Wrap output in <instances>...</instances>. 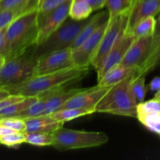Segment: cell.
Instances as JSON below:
<instances>
[{
  "label": "cell",
  "instance_id": "obj_10",
  "mask_svg": "<svg viewBox=\"0 0 160 160\" xmlns=\"http://www.w3.org/2000/svg\"><path fill=\"white\" fill-rule=\"evenodd\" d=\"M109 20L105 22L98 28L95 33L86 39L80 46L72 50V56L74 66L77 67H90L92 57L96 52L104 33L107 28Z\"/></svg>",
  "mask_w": 160,
  "mask_h": 160
},
{
  "label": "cell",
  "instance_id": "obj_34",
  "mask_svg": "<svg viewBox=\"0 0 160 160\" xmlns=\"http://www.w3.org/2000/svg\"><path fill=\"white\" fill-rule=\"evenodd\" d=\"M25 98H26V96L18 95V94H10L9 96L6 97L0 101V110L14 104V103L22 101Z\"/></svg>",
  "mask_w": 160,
  "mask_h": 160
},
{
  "label": "cell",
  "instance_id": "obj_8",
  "mask_svg": "<svg viewBox=\"0 0 160 160\" xmlns=\"http://www.w3.org/2000/svg\"><path fill=\"white\" fill-rule=\"evenodd\" d=\"M74 67L70 48L52 52L38 57L34 76L55 73Z\"/></svg>",
  "mask_w": 160,
  "mask_h": 160
},
{
  "label": "cell",
  "instance_id": "obj_17",
  "mask_svg": "<svg viewBox=\"0 0 160 160\" xmlns=\"http://www.w3.org/2000/svg\"><path fill=\"white\" fill-rule=\"evenodd\" d=\"M66 88L52 91L50 92V95L47 100L45 115L59 110L72 97L84 90V88H75L67 89Z\"/></svg>",
  "mask_w": 160,
  "mask_h": 160
},
{
  "label": "cell",
  "instance_id": "obj_1",
  "mask_svg": "<svg viewBox=\"0 0 160 160\" xmlns=\"http://www.w3.org/2000/svg\"><path fill=\"white\" fill-rule=\"evenodd\" d=\"M89 73V67H77L43 75L33 76L22 82L5 87L11 94L23 96H38L45 92L66 88L81 81Z\"/></svg>",
  "mask_w": 160,
  "mask_h": 160
},
{
  "label": "cell",
  "instance_id": "obj_37",
  "mask_svg": "<svg viewBox=\"0 0 160 160\" xmlns=\"http://www.w3.org/2000/svg\"><path fill=\"white\" fill-rule=\"evenodd\" d=\"M8 27L0 28V53H2L6 44V34Z\"/></svg>",
  "mask_w": 160,
  "mask_h": 160
},
{
  "label": "cell",
  "instance_id": "obj_31",
  "mask_svg": "<svg viewBox=\"0 0 160 160\" xmlns=\"http://www.w3.org/2000/svg\"><path fill=\"white\" fill-rule=\"evenodd\" d=\"M31 10H25L22 9H5L0 11V28L8 27L12 21L16 20L17 17L23 15L27 12Z\"/></svg>",
  "mask_w": 160,
  "mask_h": 160
},
{
  "label": "cell",
  "instance_id": "obj_19",
  "mask_svg": "<svg viewBox=\"0 0 160 160\" xmlns=\"http://www.w3.org/2000/svg\"><path fill=\"white\" fill-rule=\"evenodd\" d=\"M96 112L95 108H70V109H62L50 113L53 118L61 122L70 121L74 119Z\"/></svg>",
  "mask_w": 160,
  "mask_h": 160
},
{
  "label": "cell",
  "instance_id": "obj_39",
  "mask_svg": "<svg viewBox=\"0 0 160 160\" xmlns=\"http://www.w3.org/2000/svg\"><path fill=\"white\" fill-rule=\"evenodd\" d=\"M10 94L9 90H7L5 87H0V101L6 97L9 96Z\"/></svg>",
  "mask_w": 160,
  "mask_h": 160
},
{
  "label": "cell",
  "instance_id": "obj_30",
  "mask_svg": "<svg viewBox=\"0 0 160 160\" xmlns=\"http://www.w3.org/2000/svg\"><path fill=\"white\" fill-rule=\"evenodd\" d=\"M23 143H26L25 132H12L0 138V144L8 148H17Z\"/></svg>",
  "mask_w": 160,
  "mask_h": 160
},
{
  "label": "cell",
  "instance_id": "obj_20",
  "mask_svg": "<svg viewBox=\"0 0 160 160\" xmlns=\"http://www.w3.org/2000/svg\"><path fill=\"white\" fill-rule=\"evenodd\" d=\"M52 92V91H51ZM45 92L41 95H38V98L31 105L28 106L25 110L20 112L17 117L22 119H28L31 117H38V116L45 115V109H46V103L50 92Z\"/></svg>",
  "mask_w": 160,
  "mask_h": 160
},
{
  "label": "cell",
  "instance_id": "obj_13",
  "mask_svg": "<svg viewBox=\"0 0 160 160\" xmlns=\"http://www.w3.org/2000/svg\"><path fill=\"white\" fill-rule=\"evenodd\" d=\"M152 40L153 35L134 39L120 64L138 70L149 54Z\"/></svg>",
  "mask_w": 160,
  "mask_h": 160
},
{
  "label": "cell",
  "instance_id": "obj_24",
  "mask_svg": "<svg viewBox=\"0 0 160 160\" xmlns=\"http://www.w3.org/2000/svg\"><path fill=\"white\" fill-rule=\"evenodd\" d=\"M145 76L134 74L130 83V92L137 104L143 102L147 93V86L145 84Z\"/></svg>",
  "mask_w": 160,
  "mask_h": 160
},
{
  "label": "cell",
  "instance_id": "obj_38",
  "mask_svg": "<svg viewBox=\"0 0 160 160\" xmlns=\"http://www.w3.org/2000/svg\"><path fill=\"white\" fill-rule=\"evenodd\" d=\"M12 132H15V131L7 128V127L4 126V125L0 124V138L4 137V136L7 135V134H11V133Z\"/></svg>",
  "mask_w": 160,
  "mask_h": 160
},
{
  "label": "cell",
  "instance_id": "obj_42",
  "mask_svg": "<svg viewBox=\"0 0 160 160\" xmlns=\"http://www.w3.org/2000/svg\"><path fill=\"white\" fill-rule=\"evenodd\" d=\"M159 18H160V17H159Z\"/></svg>",
  "mask_w": 160,
  "mask_h": 160
},
{
  "label": "cell",
  "instance_id": "obj_25",
  "mask_svg": "<svg viewBox=\"0 0 160 160\" xmlns=\"http://www.w3.org/2000/svg\"><path fill=\"white\" fill-rule=\"evenodd\" d=\"M37 98L38 96H26V98L22 101L14 103V104L2 109L0 110V119L6 118V117H17L20 112L25 110L29 106H31Z\"/></svg>",
  "mask_w": 160,
  "mask_h": 160
},
{
  "label": "cell",
  "instance_id": "obj_3",
  "mask_svg": "<svg viewBox=\"0 0 160 160\" xmlns=\"http://www.w3.org/2000/svg\"><path fill=\"white\" fill-rule=\"evenodd\" d=\"M134 75L112 85L97 104L96 112L137 118L138 104L129 88Z\"/></svg>",
  "mask_w": 160,
  "mask_h": 160
},
{
  "label": "cell",
  "instance_id": "obj_32",
  "mask_svg": "<svg viewBox=\"0 0 160 160\" xmlns=\"http://www.w3.org/2000/svg\"><path fill=\"white\" fill-rule=\"evenodd\" d=\"M0 124L4 125L17 132H25V130H26L25 120L17 117L0 119Z\"/></svg>",
  "mask_w": 160,
  "mask_h": 160
},
{
  "label": "cell",
  "instance_id": "obj_4",
  "mask_svg": "<svg viewBox=\"0 0 160 160\" xmlns=\"http://www.w3.org/2000/svg\"><path fill=\"white\" fill-rule=\"evenodd\" d=\"M52 147L59 151L95 148L109 142L107 134L101 131H86L61 128L53 133Z\"/></svg>",
  "mask_w": 160,
  "mask_h": 160
},
{
  "label": "cell",
  "instance_id": "obj_14",
  "mask_svg": "<svg viewBox=\"0 0 160 160\" xmlns=\"http://www.w3.org/2000/svg\"><path fill=\"white\" fill-rule=\"evenodd\" d=\"M160 12V0H138L130 13L127 33H130L134 25L145 17H156Z\"/></svg>",
  "mask_w": 160,
  "mask_h": 160
},
{
  "label": "cell",
  "instance_id": "obj_6",
  "mask_svg": "<svg viewBox=\"0 0 160 160\" xmlns=\"http://www.w3.org/2000/svg\"><path fill=\"white\" fill-rule=\"evenodd\" d=\"M38 57L34 49L18 57L7 59L0 69V87L18 84L34 76Z\"/></svg>",
  "mask_w": 160,
  "mask_h": 160
},
{
  "label": "cell",
  "instance_id": "obj_29",
  "mask_svg": "<svg viewBox=\"0 0 160 160\" xmlns=\"http://www.w3.org/2000/svg\"><path fill=\"white\" fill-rule=\"evenodd\" d=\"M66 1L67 0H38L37 6L38 24H39L50 12Z\"/></svg>",
  "mask_w": 160,
  "mask_h": 160
},
{
  "label": "cell",
  "instance_id": "obj_23",
  "mask_svg": "<svg viewBox=\"0 0 160 160\" xmlns=\"http://www.w3.org/2000/svg\"><path fill=\"white\" fill-rule=\"evenodd\" d=\"M138 0H107L106 7L109 18L123 13H131Z\"/></svg>",
  "mask_w": 160,
  "mask_h": 160
},
{
  "label": "cell",
  "instance_id": "obj_12",
  "mask_svg": "<svg viewBox=\"0 0 160 160\" xmlns=\"http://www.w3.org/2000/svg\"><path fill=\"white\" fill-rule=\"evenodd\" d=\"M112 86H101L99 84L92 88H84L67 102L59 109L70 108H95L100 100L109 92Z\"/></svg>",
  "mask_w": 160,
  "mask_h": 160
},
{
  "label": "cell",
  "instance_id": "obj_9",
  "mask_svg": "<svg viewBox=\"0 0 160 160\" xmlns=\"http://www.w3.org/2000/svg\"><path fill=\"white\" fill-rule=\"evenodd\" d=\"M71 2L72 0L66 1L50 12L39 23L36 45L45 42L68 18Z\"/></svg>",
  "mask_w": 160,
  "mask_h": 160
},
{
  "label": "cell",
  "instance_id": "obj_21",
  "mask_svg": "<svg viewBox=\"0 0 160 160\" xmlns=\"http://www.w3.org/2000/svg\"><path fill=\"white\" fill-rule=\"evenodd\" d=\"M156 27H157V20H156L155 17L149 16L139 20L134 25L130 33H131L135 37V38L152 36L156 33Z\"/></svg>",
  "mask_w": 160,
  "mask_h": 160
},
{
  "label": "cell",
  "instance_id": "obj_18",
  "mask_svg": "<svg viewBox=\"0 0 160 160\" xmlns=\"http://www.w3.org/2000/svg\"><path fill=\"white\" fill-rule=\"evenodd\" d=\"M137 73L138 68L119 64L110 69L98 81V84L101 86H112Z\"/></svg>",
  "mask_w": 160,
  "mask_h": 160
},
{
  "label": "cell",
  "instance_id": "obj_27",
  "mask_svg": "<svg viewBox=\"0 0 160 160\" xmlns=\"http://www.w3.org/2000/svg\"><path fill=\"white\" fill-rule=\"evenodd\" d=\"M137 118L149 131L160 135L159 112H138Z\"/></svg>",
  "mask_w": 160,
  "mask_h": 160
},
{
  "label": "cell",
  "instance_id": "obj_41",
  "mask_svg": "<svg viewBox=\"0 0 160 160\" xmlns=\"http://www.w3.org/2000/svg\"><path fill=\"white\" fill-rule=\"evenodd\" d=\"M160 67V52H159V59H158V61H157V64H156V67Z\"/></svg>",
  "mask_w": 160,
  "mask_h": 160
},
{
  "label": "cell",
  "instance_id": "obj_2",
  "mask_svg": "<svg viewBox=\"0 0 160 160\" xmlns=\"http://www.w3.org/2000/svg\"><path fill=\"white\" fill-rule=\"evenodd\" d=\"M37 17V9H33L17 17L8 26L2 52L6 60L22 56L36 46L38 31Z\"/></svg>",
  "mask_w": 160,
  "mask_h": 160
},
{
  "label": "cell",
  "instance_id": "obj_5",
  "mask_svg": "<svg viewBox=\"0 0 160 160\" xmlns=\"http://www.w3.org/2000/svg\"><path fill=\"white\" fill-rule=\"evenodd\" d=\"M88 20L89 17L83 20H75L68 17L45 42L34 47V54L39 57L52 52L70 48Z\"/></svg>",
  "mask_w": 160,
  "mask_h": 160
},
{
  "label": "cell",
  "instance_id": "obj_35",
  "mask_svg": "<svg viewBox=\"0 0 160 160\" xmlns=\"http://www.w3.org/2000/svg\"><path fill=\"white\" fill-rule=\"evenodd\" d=\"M149 89L154 94V98L160 99V77H156L149 84Z\"/></svg>",
  "mask_w": 160,
  "mask_h": 160
},
{
  "label": "cell",
  "instance_id": "obj_7",
  "mask_svg": "<svg viewBox=\"0 0 160 160\" xmlns=\"http://www.w3.org/2000/svg\"><path fill=\"white\" fill-rule=\"evenodd\" d=\"M129 18L130 13H123L109 19L99 46L91 61V66L94 67L95 70L99 68L109 52L127 32Z\"/></svg>",
  "mask_w": 160,
  "mask_h": 160
},
{
  "label": "cell",
  "instance_id": "obj_22",
  "mask_svg": "<svg viewBox=\"0 0 160 160\" xmlns=\"http://www.w3.org/2000/svg\"><path fill=\"white\" fill-rule=\"evenodd\" d=\"M93 12L86 0H72L69 11V17L75 20H83L91 17Z\"/></svg>",
  "mask_w": 160,
  "mask_h": 160
},
{
  "label": "cell",
  "instance_id": "obj_36",
  "mask_svg": "<svg viewBox=\"0 0 160 160\" xmlns=\"http://www.w3.org/2000/svg\"><path fill=\"white\" fill-rule=\"evenodd\" d=\"M92 7L93 12L98 10H101L105 6H106L107 0H86Z\"/></svg>",
  "mask_w": 160,
  "mask_h": 160
},
{
  "label": "cell",
  "instance_id": "obj_28",
  "mask_svg": "<svg viewBox=\"0 0 160 160\" xmlns=\"http://www.w3.org/2000/svg\"><path fill=\"white\" fill-rule=\"evenodd\" d=\"M38 2V0H0V11L13 9L33 10L37 9Z\"/></svg>",
  "mask_w": 160,
  "mask_h": 160
},
{
  "label": "cell",
  "instance_id": "obj_40",
  "mask_svg": "<svg viewBox=\"0 0 160 160\" xmlns=\"http://www.w3.org/2000/svg\"><path fill=\"white\" fill-rule=\"evenodd\" d=\"M6 62V58L2 53H0V69L3 67L5 63Z\"/></svg>",
  "mask_w": 160,
  "mask_h": 160
},
{
  "label": "cell",
  "instance_id": "obj_11",
  "mask_svg": "<svg viewBox=\"0 0 160 160\" xmlns=\"http://www.w3.org/2000/svg\"><path fill=\"white\" fill-rule=\"evenodd\" d=\"M135 37L131 33H125L123 37L117 42L112 49L109 52L99 68L96 70L98 81L110 69L121 63L127 52L128 51Z\"/></svg>",
  "mask_w": 160,
  "mask_h": 160
},
{
  "label": "cell",
  "instance_id": "obj_15",
  "mask_svg": "<svg viewBox=\"0 0 160 160\" xmlns=\"http://www.w3.org/2000/svg\"><path fill=\"white\" fill-rule=\"evenodd\" d=\"M26 123L25 132L54 133L63 126V122L59 121L51 115H42L24 119Z\"/></svg>",
  "mask_w": 160,
  "mask_h": 160
},
{
  "label": "cell",
  "instance_id": "obj_33",
  "mask_svg": "<svg viewBox=\"0 0 160 160\" xmlns=\"http://www.w3.org/2000/svg\"><path fill=\"white\" fill-rule=\"evenodd\" d=\"M138 112H160V99L152 98L148 101L139 103L137 106Z\"/></svg>",
  "mask_w": 160,
  "mask_h": 160
},
{
  "label": "cell",
  "instance_id": "obj_26",
  "mask_svg": "<svg viewBox=\"0 0 160 160\" xmlns=\"http://www.w3.org/2000/svg\"><path fill=\"white\" fill-rule=\"evenodd\" d=\"M26 143L38 147L52 146L54 143V134L48 132H25Z\"/></svg>",
  "mask_w": 160,
  "mask_h": 160
},
{
  "label": "cell",
  "instance_id": "obj_16",
  "mask_svg": "<svg viewBox=\"0 0 160 160\" xmlns=\"http://www.w3.org/2000/svg\"><path fill=\"white\" fill-rule=\"evenodd\" d=\"M109 13L108 10H102L95 13V15L91 16L89 17L88 23L81 30V32L79 33V34L76 38V39H75L74 42H73V44H72L70 48L72 50H73L78 48V46H80L86 39L88 38L93 33H95L102 23L109 20Z\"/></svg>",
  "mask_w": 160,
  "mask_h": 160
}]
</instances>
